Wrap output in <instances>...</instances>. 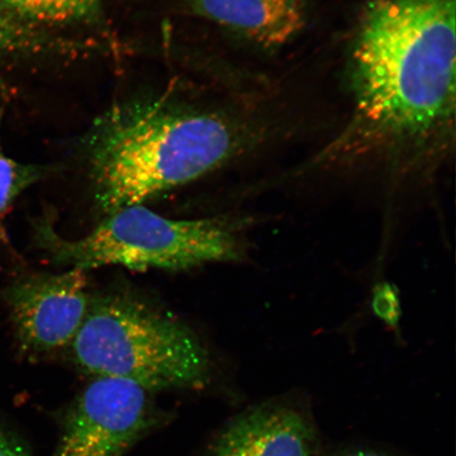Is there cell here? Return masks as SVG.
<instances>
[{
    "mask_svg": "<svg viewBox=\"0 0 456 456\" xmlns=\"http://www.w3.org/2000/svg\"><path fill=\"white\" fill-rule=\"evenodd\" d=\"M345 456H385V455H381L379 453H375V452H352V453L346 454Z\"/></svg>",
    "mask_w": 456,
    "mask_h": 456,
    "instance_id": "obj_14",
    "label": "cell"
},
{
    "mask_svg": "<svg viewBox=\"0 0 456 456\" xmlns=\"http://www.w3.org/2000/svg\"><path fill=\"white\" fill-rule=\"evenodd\" d=\"M370 300L373 316L383 322L395 338L402 339V298L397 285L387 279H376Z\"/></svg>",
    "mask_w": 456,
    "mask_h": 456,
    "instance_id": "obj_12",
    "label": "cell"
},
{
    "mask_svg": "<svg viewBox=\"0 0 456 456\" xmlns=\"http://www.w3.org/2000/svg\"><path fill=\"white\" fill-rule=\"evenodd\" d=\"M88 48L89 43L51 37L39 27L21 20L4 0H0V62L14 55H37L53 51L71 53Z\"/></svg>",
    "mask_w": 456,
    "mask_h": 456,
    "instance_id": "obj_9",
    "label": "cell"
},
{
    "mask_svg": "<svg viewBox=\"0 0 456 456\" xmlns=\"http://www.w3.org/2000/svg\"><path fill=\"white\" fill-rule=\"evenodd\" d=\"M239 142L218 113L164 100L118 106L91 140L95 202L106 215L142 204L224 167Z\"/></svg>",
    "mask_w": 456,
    "mask_h": 456,
    "instance_id": "obj_2",
    "label": "cell"
},
{
    "mask_svg": "<svg viewBox=\"0 0 456 456\" xmlns=\"http://www.w3.org/2000/svg\"><path fill=\"white\" fill-rule=\"evenodd\" d=\"M150 393L133 381L96 378L74 403L53 456H122L152 423Z\"/></svg>",
    "mask_w": 456,
    "mask_h": 456,
    "instance_id": "obj_6",
    "label": "cell"
},
{
    "mask_svg": "<svg viewBox=\"0 0 456 456\" xmlns=\"http://www.w3.org/2000/svg\"><path fill=\"white\" fill-rule=\"evenodd\" d=\"M267 215L219 216L173 220L142 204L118 209L87 235L66 239L53 216L33 221V239L53 265L87 272L105 265L134 271H186L207 264L252 261L248 233L270 221Z\"/></svg>",
    "mask_w": 456,
    "mask_h": 456,
    "instance_id": "obj_3",
    "label": "cell"
},
{
    "mask_svg": "<svg viewBox=\"0 0 456 456\" xmlns=\"http://www.w3.org/2000/svg\"><path fill=\"white\" fill-rule=\"evenodd\" d=\"M456 0H376L356 39V117L379 139L423 138L455 101Z\"/></svg>",
    "mask_w": 456,
    "mask_h": 456,
    "instance_id": "obj_1",
    "label": "cell"
},
{
    "mask_svg": "<svg viewBox=\"0 0 456 456\" xmlns=\"http://www.w3.org/2000/svg\"><path fill=\"white\" fill-rule=\"evenodd\" d=\"M0 456H28L26 450L20 446L7 433L0 430Z\"/></svg>",
    "mask_w": 456,
    "mask_h": 456,
    "instance_id": "obj_13",
    "label": "cell"
},
{
    "mask_svg": "<svg viewBox=\"0 0 456 456\" xmlns=\"http://www.w3.org/2000/svg\"><path fill=\"white\" fill-rule=\"evenodd\" d=\"M314 442L312 427L297 409L270 403L233 421L214 456H313Z\"/></svg>",
    "mask_w": 456,
    "mask_h": 456,
    "instance_id": "obj_7",
    "label": "cell"
},
{
    "mask_svg": "<svg viewBox=\"0 0 456 456\" xmlns=\"http://www.w3.org/2000/svg\"><path fill=\"white\" fill-rule=\"evenodd\" d=\"M70 349L86 372L133 381L151 392L203 389L212 380V354L196 333L127 289L91 296Z\"/></svg>",
    "mask_w": 456,
    "mask_h": 456,
    "instance_id": "obj_4",
    "label": "cell"
},
{
    "mask_svg": "<svg viewBox=\"0 0 456 456\" xmlns=\"http://www.w3.org/2000/svg\"><path fill=\"white\" fill-rule=\"evenodd\" d=\"M200 15L266 47L288 43L304 27L298 0H192Z\"/></svg>",
    "mask_w": 456,
    "mask_h": 456,
    "instance_id": "obj_8",
    "label": "cell"
},
{
    "mask_svg": "<svg viewBox=\"0 0 456 456\" xmlns=\"http://www.w3.org/2000/svg\"><path fill=\"white\" fill-rule=\"evenodd\" d=\"M4 119V110H0V127ZM59 167L53 165L24 164L15 161L4 152L0 141V221L22 192L28 187L53 175ZM0 226V237L3 235Z\"/></svg>",
    "mask_w": 456,
    "mask_h": 456,
    "instance_id": "obj_11",
    "label": "cell"
},
{
    "mask_svg": "<svg viewBox=\"0 0 456 456\" xmlns=\"http://www.w3.org/2000/svg\"><path fill=\"white\" fill-rule=\"evenodd\" d=\"M3 299L21 352L50 354L70 346L87 315V272L28 273L10 282Z\"/></svg>",
    "mask_w": 456,
    "mask_h": 456,
    "instance_id": "obj_5",
    "label": "cell"
},
{
    "mask_svg": "<svg viewBox=\"0 0 456 456\" xmlns=\"http://www.w3.org/2000/svg\"><path fill=\"white\" fill-rule=\"evenodd\" d=\"M21 20L34 26L100 25L104 0H4Z\"/></svg>",
    "mask_w": 456,
    "mask_h": 456,
    "instance_id": "obj_10",
    "label": "cell"
}]
</instances>
